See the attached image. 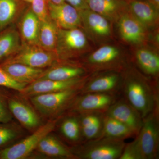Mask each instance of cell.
Instances as JSON below:
<instances>
[{
  "label": "cell",
  "mask_w": 159,
  "mask_h": 159,
  "mask_svg": "<svg viewBox=\"0 0 159 159\" xmlns=\"http://www.w3.org/2000/svg\"><path fill=\"white\" fill-rule=\"evenodd\" d=\"M121 90L125 100L144 119L159 107L157 89H154L144 81L136 78L125 81Z\"/></svg>",
  "instance_id": "1"
},
{
  "label": "cell",
  "mask_w": 159,
  "mask_h": 159,
  "mask_svg": "<svg viewBox=\"0 0 159 159\" xmlns=\"http://www.w3.org/2000/svg\"><path fill=\"white\" fill-rule=\"evenodd\" d=\"M82 88L69 89L30 97L35 108L46 116H54L70 107Z\"/></svg>",
  "instance_id": "2"
},
{
  "label": "cell",
  "mask_w": 159,
  "mask_h": 159,
  "mask_svg": "<svg viewBox=\"0 0 159 159\" xmlns=\"http://www.w3.org/2000/svg\"><path fill=\"white\" fill-rule=\"evenodd\" d=\"M125 145L123 140L100 137L86 143L77 157L84 159H119Z\"/></svg>",
  "instance_id": "3"
},
{
  "label": "cell",
  "mask_w": 159,
  "mask_h": 159,
  "mask_svg": "<svg viewBox=\"0 0 159 159\" xmlns=\"http://www.w3.org/2000/svg\"><path fill=\"white\" fill-rule=\"evenodd\" d=\"M143 159H157L159 144V107L143 119L137 136Z\"/></svg>",
  "instance_id": "4"
},
{
  "label": "cell",
  "mask_w": 159,
  "mask_h": 159,
  "mask_svg": "<svg viewBox=\"0 0 159 159\" xmlns=\"http://www.w3.org/2000/svg\"><path fill=\"white\" fill-rule=\"evenodd\" d=\"M57 60L55 52L47 51L39 46L22 44L16 54L4 61L43 69L54 65Z\"/></svg>",
  "instance_id": "5"
},
{
  "label": "cell",
  "mask_w": 159,
  "mask_h": 159,
  "mask_svg": "<svg viewBox=\"0 0 159 159\" xmlns=\"http://www.w3.org/2000/svg\"><path fill=\"white\" fill-rule=\"evenodd\" d=\"M56 121H51L40 126L34 133L11 147L0 151L1 159H23L29 156L37 147L39 143L54 130Z\"/></svg>",
  "instance_id": "6"
},
{
  "label": "cell",
  "mask_w": 159,
  "mask_h": 159,
  "mask_svg": "<svg viewBox=\"0 0 159 159\" xmlns=\"http://www.w3.org/2000/svg\"><path fill=\"white\" fill-rule=\"evenodd\" d=\"M86 44L85 34L78 28L58 29L55 53L57 59H67L79 53Z\"/></svg>",
  "instance_id": "7"
},
{
  "label": "cell",
  "mask_w": 159,
  "mask_h": 159,
  "mask_svg": "<svg viewBox=\"0 0 159 159\" xmlns=\"http://www.w3.org/2000/svg\"><path fill=\"white\" fill-rule=\"evenodd\" d=\"M76 98L70 108L75 112L106 111L117 100L116 94L110 93H87Z\"/></svg>",
  "instance_id": "8"
},
{
  "label": "cell",
  "mask_w": 159,
  "mask_h": 159,
  "mask_svg": "<svg viewBox=\"0 0 159 159\" xmlns=\"http://www.w3.org/2000/svg\"><path fill=\"white\" fill-rule=\"evenodd\" d=\"M84 84V79L81 77L66 80H38L26 86L20 93L24 97H31L39 94L82 88Z\"/></svg>",
  "instance_id": "9"
},
{
  "label": "cell",
  "mask_w": 159,
  "mask_h": 159,
  "mask_svg": "<svg viewBox=\"0 0 159 159\" xmlns=\"http://www.w3.org/2000/svg\"><path fill=\"white\" fill-rule=\"evenodd\" d=\"M105 114L125 124L134 135L139 134L143 124V119L125 99L116 100L109 107Z\"/></svg>",
  "instance_id": "10"
},
{
  "label": "cell",
  "mask_w": 159,
  "mask_h": 159,
  "mask_svg": "<svg viewBox=\"0 0 159 159\" xmlns=\"http://www.w3.org/2000/svg\"><path fill=\"white\" fill-rule=\"evenodd\" d=\"M49 16L58 29L78 28L81 22L78 10L68 3L56 5L48 2Z\"/></svg>",
  "instance_id": "11"
},
{
  "label": "cell",
  "mask_w": 159,
  "mask_h": 159,
  "mask_svg": "<svg viewBox=\"0 0 159 159\" xmlns=\"http://www.w3.org/2000/svg\"><path fill=\"white\" fill-rule=\"evenodd\" d=\"M17 21V29L22 44L39 46V34L40 21L32 11L30 4Z\"/></svg>",
  "instance_id": "12"
},
{
  "label": "cell",
  "mask_w": 159,
  "mask_h": 159,
  "mask_svg": "<svg viewBox=\"0 0 159 159\" xmlns=\"http://www.w3.org/2000/svg\"><path fill=\"white\" fill-rule=\"evenodd\" d=\"M8 104L12 116L22 125L29 129L39 127L40 124L39 118L30 106L15 97H9Z\"/></svg>",
  "instance_id": "13"
},
{
  "label": "cell",
  "mask_w": 159,
  "mask_h": 159,
  "mask_svg": "<svg viewBox=\"0 0 159 159\" xmlns=\"http://www.w3.org/2000/svg\"><path fill=\"white\" fill-rule=\"evenodd\" d=\"M0 66L15 81L27 85L38 79L45 71L22 64L6 61L1 62Z\"/></svg>",
  "instance_id": "14"
},
{
  "label": "cell",
  "mask_w": 159,
  "mask_h": 159,
  "mask_svg": "<svg viewBox=\"0 0 159 159\" xmlns=\"http://www.w3.org/2000/svg\"><path fill=\"white\" fill-rule=\"evenodd\" d=\"M29 5L22 0H0V31L14 25Z\"/></svg>",
  "instance_id": "15"
},
{
  "label": "cell",
  "mask_w": 159,
  "mask_h": 159,
  "mask_svg": "<svg viewBox=\"0 0 159 159\" xmlns=\"http://www.w3.org/2000/svg\"><path fill=\"white\" fill-rule=\"evenodd\" d=\"M21 45L19 32L14 24L0 31V62L14 55Z\"/></svg>",
  "instance_id": "16"
},
{
  "label": "cell",
  "mask_w": 159,
  "mask_h": 159,
  "mask_svg": "<svg viewBox=\"0 0 159 159\" xmlns=\"http://www.w3.org/2000/svg\"><path fill=\"white\" fill-rule=\"evenodd\" d=\"M79 119L81 134L86 140L99 138L102 133L104 114L99 111L83 112Z\"/></svg>",
  "instance_id": "17"
},
{
  "label": "cell",
  "mask_w": 159,
  "mask_h": 159,
  "mask_svg": "<svg viewBox=\"0 0 159 159\" xmlns=\"http://www.w3.org/2000/svg\"><path fill=\"white\" fill-rule=\"evenodd\" d=\"M119 77L117 74H107L97 77L88 83L84 84L80 93H110L117 94L119 92Z\"/></svg>",
  "instance_id": "18"
},
{
  "label": "cell",
  "mask_w": 159,
  "mask_h": 159,
  "mask_svg": "<svg viewBox=\"0 0 159 159\" xmlns=\"http://www.w3.org/2000/svg\"><path fill=\"white\" fill-rule=\"evenodd\" d=\"M119 29L122 38L126 41L140 43L145 38L143 25L136 19L128 16H124L120 19Z\"/></svg>",
  "instance_id": "19"
},
{
  "label": "cell",
  "mask_w": 159,
  "mask_h": 159,
  "mask_svg": "<svg viewBox=\"0 0 159 159\" xmlns=\"http://www.w3.org/2000/svg\"><path fill=\"white\" fill-rule=\"evenodd\" d=\"M58 31V27L50 17L40 21L39 45L47 51L55 52Z\"/></svg>",
  "instance_id": "20"
},
{
  "label": "cell",
  "mask_w": 159,
  "mask_h": 159,
  "mask_svg": "<svg viewBox=\"0 0 159 159\" xmlns=\"http://www.w3.org/2000/svg\"><path fill=\"white\" fill-rule=\"evenodd\" d=\"M37 148L40 152L48 156L68 158L76 157L70 151L50 134L41 140Z\"/></svg>",
  "instance_id": "21"
},
{
  "label": "cell",
  "mask_w": 159,
  "mask_h": 159,
  "mask_svg": "<svg viewBox=\"0 0 159 159\" xmlns=\"http://www.w3.org/2000/svg\"><path fill=\"white\" fill-rule=\"evenodd\" d=\"M134 135L133 133L125 124L104 114L102 133L100 137L123 140Z\"/></svg>",
  "instance_id": "22"
},
{
  "label": "cell",
  "mask_w": 159,
  "mask_h": 159,
  "mask_svg": "<svg viewBox=\"0 0 159 159\" xmlns=\"http://www.w3.org/2000/svg\"><path fill=\"white\" fill-rule=\"evenodd\" d=\"M81 20L95 34L101 36L108 35L110 28L107 20L101 15L87 9L79 11Z\"/></svg>",
  "instance_id": "23"
},
{
  "label": "cell",
  "mask_w": 159,
  "mask_h": 159,
  "mask_svg": "<svg viewBox=\"0 0 159 159\" xmlns=\"http://www.w3.org/2000/svg\"><path fill=\"white\" fill-rule=\"evenodd\" d=\"M131 9L135 19L143 25H153L157 19V11L153 5L143 1H134Z\"/></svg>",
  "instance_id": "24"
},
{
  "label": "cell",
  "mask_w": 159,
  "mask_h": 159,
  "mask_svg": "<svg viewBox=\"0 0 159 159\" xmlns=\"http://www.w3.org/2000/svg\"><path fill=\"white\" fill-rule=\"evenodd\" d=\"M84 73V70L78 67L59 66L44 71L38 80H66L80 77Z\"/></svg>",
  "instance_id": "25"
},
{
  "label": "cell",
  "mask_w": 159,
  "mask_h": 159,
  "mask_svg": "<svg viewBox=\"0 0 159 159\" xmlns=\"http://www.w3.org/2000/svg\"><path fill=\"white\" fill-rule=\"evenodd\" d=\"M136 58L147 74L155 75L159 73V57L156 54L146 49H140L137 52Z\"/></svg>",
  "instance_id": "26"
},
{
  "label": "cell",
  "mask_w": 159,
  "mask_h": 159,
  "mask_svg": "<svg viewBox=\"0 0 159 159\" xmlns=\"http://www.w3.org/2000/svg\"><path fill=\"white\" fill-rule=\"evenodd\" d=\"M118 49L110 46H103L91 54L89 62L96 66H104L113 62L119 55Z\"/></svg>",
  "instance_id": "27"
},
{
  "label": "cell",
  "mask_w": 159,
  "mask_h": 159,
  "mask_svg": "<svg viewBox=\"0 0 159 159\" xmlns=\"http://www.w3.org/2000/svg\"><path fill=\"white\" fill-rule=\"evenodd\" d=\"M87 5L92 11L105 17H111L116 11V0H86Z\"/></svg>",
  "instance_id": "28"
},
{
  "label": "cell",
  "mask_w": 159,
  "mask_h": 159,
  "mask_svg": "<svg viewBox=\"0 0 159 159\" xmlns=\"http://www.w3.org/2000/svg\"><path fill=\"white\" fill-rule=\"evenodd\" d=\"M61 131L64 137L70 141H78L81 134L79 120L75 117L65 119L61 124Z\"/></svg>",
  "instance_id": "29"
},
{
  "label": "cell",
  "mask_w": 159,
  "mask_h": 159,
  "mask_svg": "<svg viewBox=\"0 0 159 159\" xmlns=\"http://www.w3.org/2000/svg\"><path fill=\"white\" fill-rule=\"evenodd\" d=\"M19 134L18 130L8 123H0V147L16 139Z\"/></svg>",
  "instance_id": "30"
},
{
  "label": "cell",
  "mask_w": 159,
  "mask_h": 159,
  "mask_svg": "<svg viewBox=\"0 0 159 159\" xmlns=\"http://www.w3.org/2000/svg\"><path fill=\"white\" fill-rule=\"evenodd\" d=\"M30 6L40 21L45 20L50 17L47 0H32Z\"/></svg>",
  "instance_id": "31"
},
{
  "label": "cell",
  "mask_w": 159,
  "mask_h": 159,
  "mask_svg": "<svg viewBox=\"0 0 159 159\" xmlns=\"http://www.w3.org/2000/svg\"><path fill=\"white\" fill-rule=\"evenodd\" d=\"M119 159H143L137 139L125 145Z\"/></svg>",
  "instance_id": "32"
},
{
  "label": "cell",
  "mask_w": 159,
  "mask_h": 159,
  "mask_svg": "<svg viewBox=\"0 0 159 159\" xmlns=\"http://www.w3.org/2000/svg\"><path fill=\"white\" fill-rule=\"evenodd\" d=\"M8 98L6 93L0 89V123H8L12 119L8 104Z\"/></svg>",
  "instance_id": "33"
},
{
  "label": "cell",
  "mask_w": 159,
  "mask_h": 159,
  "mask_svg": "<svg viewBox=\"0 0 159 159\" xmlns=\"http://www.w3.org/2000/svg\"><path fill=\"white\" fill-rule=\"evenodd\" d=\"M27 85L15 81L0 66V87H5L21 92Z\"/></svg>",
  "instance_id": "34"
},
{
  "label": "cell",
  "mask_w": 159,
  "mask_h": 159,
  "mask_svg": "<svg viewBox=\"0 0 159 159\" xmlns=\"http://www.w3.org/2000/svg\"><path fill=\"white\" fill-rule=\"evenodd\" d=\"M65 1L79 11L89 8L85 0H65Z\"/></svg>",
  "instance_id": "35"
},
{
  "label": "cell",
  "mask_w": 159,
  "mask_h": 159,
  "mask_svg": "<svg viewBox=\"0 0 159 159\" xmlns=\"http://www.w3.org/2000/svg\"><path fill=\"white\" fill-rule=\"evenodd\" d=\"M47 1L48 2H50L53 4H56V5H59V4L65 2V0H47Z\"/></svg>",
  "instance_id": "36"
},
{
  "label": "cell",
  "mask_w": 159,
  "mask_h": 159,
  "mask_svg": "<svg viewBox=\"0 0 159 159\" xmlns=\"http://www.w3.org/2000/svg\"><path fill=\"white\" fill-rule=\"evenodd\" d=\"M154 3L155 4V6L157 7L158 8L159 6V0H152Z\"/></svg>",
  "instance_id": "37"
},
{
  "label": "cell",
  "mask_w": 159,
  "mask_h": 159,
  "mask_svg": "<svg viewBox=\"0 0 159 159\" xmlns=\"http://www.w3.org/2000/svg\"><path fill=\"white\" fill-rule=\"evenodd\" d=\"M22 1H23V2H25L28 3V4H31L32 0H22Z\"/></svg>",
  "instance_id": "38"
}]
</instances>
